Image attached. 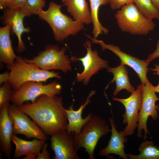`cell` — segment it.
<instances>
[{
    "label": "cell",
    "instance_id": "cell-1",
    "mask_svg": "<svg viewBox=\"0 0 159 159\" xmlns=\"http://www.w3.org/2000/svg\"><path fill=\"white\" fill-rule=\"evenodd\" d=\"M62 97L42 95L34 102L29 101L17 106L26 114L47 135L62 130H67V118L63 105Z\"/></svg>",
    "mask_w": 159,
    "mask_h": 159
},
{
    "label": "cell",
    "instance_id": "cell-2",
    "mask_svg": "<svg viewBox=\"0 0 159 159\" xmlns=\"http://www.w3.org/2000/svg\"><path fill=\"white\" fill-rule=\"evenodd\" d=\"M63 5L52 1L47 10L41 9L38 14L40 19L49 24L55 40L60 42H62L69 35H75L84 28L83 23L73 20L62 12L61 8Z\"/></svg>",
    "mask_w": 159,
    "mask_h": 159
},
{
    "label": "cell",
    "instance_id": "cell-3",
    "mask_svg": "<svg viewBox=\"0 0 159 159\" xmlns=\"http://www.w3.org/2000/svg\"><path fill=\"white\" fill-rule=\"evenodd\" d=\"M7 68L10 70L8 81L15 92L27 81L46 82L50 78L60 79L61 78L59 73L42 69L35 64L26 61L21 56H17L14 64Z\"/></svg>",
    "mask_w": 159,
    "mask_h": 159
},
{
    "label": "cell",
    "instance_id": "cell-4",
    "mask_svg": "<svg viewBox=\"0 0 159 159\" xmlns=\"http://www.w3.org/2000/svg\"><path fill=\"white\" fill-rule=\"evenodd\" d=\"M115 17L121 31L132 34L146 35L154 29L155 25L153 19L143 15L133 2L122 6Z\"/></svg>",
    "mask_w": 159,
    "mask_h": 159
},
{
    "label": "cell",
    "instance_id": "cell-5",
    "mask_svg": "<svg viewBox=\"0 0 159 159\" xmlns=\"http://www.w3.org/2000/svg\"><path fill=\"white\" fill-rule=\"evenodd\" d=\"M105 120L97 115L83 126L81 132L74 136V145L77 151L80 148H84L88 155V159H94L95 148L100 139L103 136L111 132L109 125Z\"/></svg>",
    "mask_w": 159,
    "mask_h": 159
},
{
    "label": "cell",
    "instance_id": "cell-6",
    "mask_svg": "<svg viewBox=\"0 0 159 159\" xmlns=\"http://www.w3.org/2000/svg\"><path fill=\"white\" fill-rule=\"evenodd\" d=\"M66 50L65 47L60 49L58 46L49 44L32 59L24 58L26 61L32 63L42 69H58L65 73L72 69L71 60L65 54Z\"/></svg>",
    "mask_w": 159,
    "mask_h": 159
},
{
    "label": "cell",
    "instance_id": "cell-7",
    "mask_svg": "<svg viewBox=\"0 0 159 159\" xmlns=\"http://www.w3.org/2000/svg\"><path fill=\"white\" fill-rule=\"evenodd\" d=\"M62 90L61 85L55 81L45 85L42 82L28 81L23 84L15 92L11 101L19 106L27 101L34 102L38 97L42 95L50 96L59 95Z\"/></svg>",
    "mask_w": 159,
    "mask_h": 159
},
{
    "label": "cell",
    "instance_id": "cell-8",
    "mask_svg": "<svg viewBox=\"0 0 159 159\" xmlns=\"http://www.w3.org/2000/svg\"><path fill=\"white\" fill-rule=\"evenodd\" d=\"M142 97L141 105L139 112V116L137 126V136L139 138L143 137L142 132H144L143 140H146L147 135L149 133L147 128V123L149 117L153 120L158 117L159 106L156 102L159 100L154 89V86L148 80L144 84H141Z\"/></svg>",
    "mask_w": 159,
    "mask_h": 159
},
{
    "label": "cell",
    "instance_id": "cell-9",
    "mask_svg": "<svg viewBox=\"0 0 159 159\" xmlns=\"http://www.w3.org/2000/svg\"><path fill=\"white\" fill-rule=\"evenodd\" d=\"M8 112L13 124V134L24 135L28 138H34L46 141L47 135L28 116L19 110L16 105L9 104Z\"/></svg>",
    "mask_w": 159,
    "mask_h": 159
},
{
    "label": "cell",
    "instance_id": "cell-10",
    "mask_svg": "<svg viewBox=\"0 0 159 159\" xmlns=\"http://www.w3.org/2000/svg\"><path fill=\"white\" fill-rule=\"evenodd\" d=\"M142 97L141 84L138 86L137 89L127 98L122 99L113 97V101L120 102L125 107V112L122 115L123 122L126 126L122 131L125 137L132 135L137 127Z\"/></svg>",
    "mask_w": 159,
    "mask_h": 159
},
{
    "label": "cell",
    "instance_id": "cell-11",
    "mask_svg": "<svg viewBox=\"0 0 159 159\" xmlns=\"http://www.w3.org/2000/svg\"><path fill=\"white\" fill-rule=\"evenodd\" d=\"M84 46L87 50L86 55L80 58L72 56L70 59L73 61L79 60L82 62L84 70L81 73H77L76 80L77 82H82L84 85H87L92 76L100 69L107 68L108 65L107 61L100 57L96 50H92L90 40H87Z\"/></svg>",
    "mask_w": 159,
    "mask_h": 159
},
{
    "label": "cell",
    "instance_id": "cell-12",
    "mask_svg": "<svg viewBox=\"0 0 159 159\" xmlns=\"http://www.w3.org/2000/svg\"><path fill=\"white\" fill-rule=\"evenodd\" d=\"M85 35L91 39L92 43H95L100 44L102 51L105 49L110 50L119 57L121 63L132 68L138 75L141 84H144L148 80L147 77V74L148 70V66L149 64L145 60H140L123 52L120 50L118 46L112 44H106L103 41L95 39L89 34H86Z\"/></svg>",
    "mask_w": 159,
    "mask_h": 159
},
{
    "label": "cell",
    "instance_id": "cell-13",
    "mask_svg": "<svg viewBox=\"0 0 159 159\" xmlns=\"http://www.w3.org/2000/svg\"><path fill=\"white\" fill-rule=\"evenodd\" d=\"M74 136L67 130H62L51 135L50 147L54 151L53 159H80L74 147Z\"/></svg>",
    "mask_w": 159,
    "mask_h": 159
},
{
    "label": "cell",
    "instance_id": "cell-14",
    "mask_svg": "<svg viewBox=\"0 0 159 159\" xmlns=\"http://www.w3.org/2000/svg\"><path fill=\"white\" fill-rule=\"evenodd\" d=\"M24 17L20 10H14L6 7L1 17L2 23L5 25L9 24L16 35L18 41L17 52L19 53H21L26 49L21 39V34L24 32L28 33L31 31L30 28H25L24 25L23 19Z\"/></svg>",
    "mask_w": 159,
    "mask_h": 159
},
{
    "label": "cell",
    "instance_id": "cell-15",
    "mask_svg": "<svg viewBox=\"0 0 159 159\" xmlns=\"http://www.w3.org/2000/svg\"><path fill=\"white\" fill-rule=\"evenodd\" d=\"M8 102L0 109V148L8 159L11 158L12 148L11 144L13 132L12 120L8 112Z\"/></svg>",
    "mask_w": 159,
    "mask_h": 159
},
{
    "label": "cell",
    "instance_id": "cell-16",
    "mask_svg": "<svg viewBox=\"0 0 159 159\" xmlns=\"http://www.w3.org/2000/svg\"><path fill=\"white\" fill-rule=\"evenodd\" d=\"M109 121L111 127L110 139L106 147L100 151L99 155L104 157L113 154L118 155L120 158L128 159V154L124 151L125 143L127 142V139L123 131H117L113 118L110 117Z\"/></svg>",
    "mask_w": 159,
    "mask_h": 159
},
{
    "label": "cell",
    "instance_id": "cell-17",
    "mask_svg": "<svg viewBox=\"0 0 159 159\" xmlns=\"http://www.w3.org/2000/svg\"><path fill=\"white\" fill-rule=\"evenodd\" d=\"M95 92V90L91 91L85 102L84 104L82 103L78 110H74L73 105H70L68 109L65 108L68 121L67 129V132L74 133L75 134H79L81 132L83 125L91 118L93 115L92 113L88 114L84 118L82 117V113L85 107L91 102L90 98Z\"/></svg>",
    "mask_w": 159,
    "mask_h": 159
},
{
    "label": "cell",
    "instance_id": "cell-18",
    "mask_svg": "<svg viewBox=\"0 0 159 159\" xmlns=\"http://www.w3.org/2000/svg\"><path fill=\"white\" fill-rule=\"evenodd\" d=\"M11 141L16 147L14 158L18 159L24 155L26 156L32 154L37 155L46 141L35 138L31 141L24 140L13 133Z\"/></svg>",
    "mask_w": 159,
    "mask_h": 159
},
{
    "label": "cell",
    "instance_id": "cell-19",
    "mask_svg": "<svg viewBox=\"0 0 159 159\" xmlns=\"http://www.w3.org/2000/svg\"><path fill=\"white\" fill-rule=\"evenodd\" d=\"M74 20L88 24L92 23L90 11L86 0H61Z\"/></svg>",
    "mask_w": 159,
    "mask_h": 159
},
{
    "label": "cell",
    "instance_id": "cell-20",
    "mask_svg": "<svg viewBox=\"0 0 159 159\" xmlns=\"http://www.w3.org/2000/svg\"><path fill=\"white\" fill-rule=\"evenodd\" d=\"M11 29L9 24L0 28V61L6 64L7 67L13 65L17 57L12 48L10 38Z\"/></svg>",
    "mask_w": 159,
    "mask_h": 159
},
{
    "label": "cell",
    "instance_id": "cell-21",
    "mask_svg": "<svg viewBox=\"0 0 159 159\" xmlns=\"http://www.w3.org/2000/svg\"><path fill=\"white\" fill-rule=\"evenodd\" d=\"M107 71L112 73L114 76L109 83H113L115 82L116 84L113 92V96H116L122 90H125L127 92L131 93L135 90V87L130 83L128 72L125 65L121 63L117 67H108Z\"/></svg>",
    "mask_w": 159,
    "mask_h": 159
},
{
    "label": "cell",
    "instance_id": "cell-22",
    "mask_svg": "<svg viewBox=\"0 0 159 159\" xmlns=\"http://www.w3.org/2000/svg\"><path fill=\"white\" fill-rule=\"evenodd\" d=\"M90 3L92 23L93 24L92 33L93 38L96 39L103 33L107 34L108 30L103 26L99 21L98 17L99 9L102 5L108 4L107 0H89Z\"/></svg>",
    "mask_w": 159,
    "mask_h": 159
},
{
    "label": "cell",
    "instance_id": "cell-23",
    "mask_svg": "<svg viewBox=\"0 0 159 159\" xmlns=\"http://www.w3.org/2000/svg\"><path fill=\"white\" fill-rule=\"evenodd\" d=\"M140 154H128L130 159H159V148L155 145L153 141L145 140L140 145L138 148Z\"/></svg>",
    "mask_w": 159,
    "mask_h": 159
},
{
    "label": "cell",
    "instance_id": "cell-24",
    "mask_svg": "<svg viewBox=\"0 0 159 159\" xmlns=\"http://www.w3.org/2000/svg\"><path fill=\"white\" fill-rule=\"evenodd\" d=\"M133 2L140 11L148 18L159 20V10L151 0H133Z\"/></svg>",
    "mask_w": 159,
    "mask_h": 159
},
{
    "label": "cell",
    "instance_id": "cell-25",
    "mask_svg": "<svg viewBox=\"0 0 159 159\" xmlns=\"http://www.w3.org/2000/svg\"><path fill=\"white\" fill-rule=\"evenodd\" d=\"M45 4V0H27L25 5L20 10L25 16L38 15Z\"/></svg>",
    "mask_w": 159,
    "mask_h": 159
},
{
    "label": "cell",
    "instance_id": "cell-26",
    "mask_svg": "<svg viewBox=\"0 0 159 159\" xmlns=\"http://www.w3.org/2000/svg\"><path fill=\"white\" fill-rule=\"evenodd\" d=\"M15 92L9 81L3 83L0 88V109L6 103L11 101Z\"/></svg>",
    "mask_w": 159,
    "mask_h": 159
},
{
    "label": "cell",
    "instance_id": "cell-27",
    "mask_svg": "<svg viewBox=\"0 0 159 159\" xmlns=\"http://www.w3.org/2000/svg\"><path fill=\"white\" fill-rule=\"evenodd\" d=\"M111 8L113 10L121 8L123 6L133 2V0H107Z\"/></svg>",
    "mask_w": 159,
    "mask_h": 159
},
{
    "label": "cell",
    "instance_id": "cell-28",
    "mask_svg": "<svg viewBox=\"0 0 159 159\" xmlns=\"http://www.w3.org/2000/svg\"><path fill=\"white\" fill-rule=\"evenodd\" d=\"M27 0H11L7 6L11 9L15 10H20L26 4Z\"/></svg>",
    "mask_w": 159,
    "mask_h": 159
},
{
    "label": "cell",
    "instance_id": "cell-29",
    "mask_svg": "<svg viewBox=\"0 0 159 159\" xmlns=\"http://www.w3.org/2000/svg\"><path fill=\"white\" fill-rule=\"evenodd\" d=\"M48 144L45 143L42 148V151L39 152L36 158L37 159H49L50 154L47 150Z\"/></svg>",
    "mask_w": 159,
    "mask_h": 159
},
{
    "label": "cell",
    "instance_id": "cell-30",
    "mask_svg": "<svg viewBox=\"0 0 159 159\" xmlns=\"http://www.w3.org/2000/svg\"><path fill=\"white\" fill-rule=\"evenodd\" d=\"M156 47V48L155 50L149 55L146 59L145 60V62L148 64L150 62L154 59L159 57V40L157 43Z\"/></svg>",
    "mask_w": 159,
    "mask_h": 159
},
{
    "label": "cell",
    "instance_id": "cell-31",
    "mask_svg": "<svg viewBox=\"0 0 159 159\" xmlns=\"http://www.w3.org/2000/svg\"><path fill=\"white\" fill-rule=\"evenodd\" d=\"M9 73L6 71L0 75V84L7 82L9 79Z\"/></svg>",
    "mask_w": 159,
    "mask_h": 159
},
{
    "label": "cell",
    "instance_id": "cell-32",
    "mask_svg": "<svg viewBox=\"0 0 159 159\" xmlns=\"http://www.w3.org/2000/svg\"><path fill=\"white\" fill-rule=\"evenodd\" d=\"M154 68L150 69L153 72V74H156L159 76V65L156 64L154 65Z\"/></svg>",
    "mask_w": 159,
    "mask_h": 159
},
{
    "label": "cell",
    "instance_id": "cell-33",
    "mask_svg": "<svg viewBox=\"0 0 159 159\" xmlns=\"http://www.w3.org/2000/svg\"><path fill=\"white\" fill-rule=\"evenodd\" d=\"M8 0H0V8L1 9L6 7V3Z\"/></svg>",
    "mask_w": 159,
    "mask_h": 159
},
{
    "label": "cell",
    "instance_id": "cell-34",
    "mask_svg": "<svg viewBox=\"0 0 159 159\" xmlns=\"http://www.w3.org/2000/svg\"><path fill=\"white\" fill-rule=\"evenodd\" d=\"M152 3L159 10V0H151Z\"/></svg>",
    "mask_w": 159,
    "mask_h": 159
},
{
    "label": "cell",
    "instance_id": "cell-35",
    "mask_svg": "<svg viewBox=\"0 0 159 159\" xmlns=\"http://www.w3.org/2000/svg\"><path fill=\"white\" fill-rule=\"evenodd\" d=\"M37 155L36 154H32L25 156L23 159H34L36 158V156Z\"/></svg>",
    "mask_w": 159,
    "mask_h": 159
},
{
    "label": "cell",
    "instance_id": "cell-36",
    "mask_svg": "<svg viewBox=\"0 0 159 159\" xmlns=\"http://www.w3.org/2000/svg\"><path fill=\"white\" fill-rule=\"evenodd\" d=\"M154 89L156 92L159 93V79L158 85L156 86H154Z\"/></svg>",
    "mask_w": 159,
    "mask_h": 159
},
{
    "label": "cell",
    "instance_id": "cell-37",
    "mask_svg": "<svg viewBox=\"0 0 159 159\" xmlns=\"http://www.w3.org/2000/svg\"><path fill=\"white\" fill-rule=\"evenodd\" d=\"M11 0H8L6 3V7Z\"/></svg>",
    "mask_w": 159,
    "mask_h": 159
}]
</instances>
